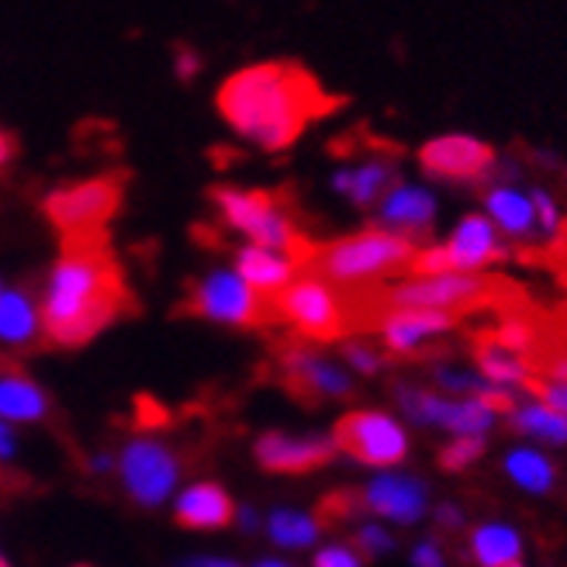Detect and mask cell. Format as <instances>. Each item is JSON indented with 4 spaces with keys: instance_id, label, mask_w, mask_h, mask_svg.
Here are the masks:
<instances>
[{
    "instance_id": "cell-12",
    "label": "cell",
    "mask_w": 567,
    "mask_h": 567,
    "mask_svg": "<svg viewBox=\"0 0 567 567\" xmlns=\"http://www.w3.org/2000/svg\"><path fill=\"white\" fill-rule=\"evenodd\" d=\"M394 399L405 409V415L419 425H440V430L453 436H485L495 422V409L485 405L481 399L461 394V399H446V394L425 391L415 384H399L394 388Z\"/></svg>"
},
{
    "instance_id": "cell-10",
    "label": "cell",
    "mask_w": 567,
    "mask_h": 567,
    "mask_svg": "<svg viewBox=\"0 0 567 567\" xmlns=\"http://www.w3.org/2000/svg\"><path fill=\"white\" fill-rule=\"evenodd\" d=\"M336 450L367 467H394L409 457L405 425L378 409H353L336 422L332 430Z\"/></svg>"
},
{
    "instance_id": "cell-45",
    "label": "cell",
    "mask_w": 567,
    "mask_h": 567,
    "mask_svg": "<svg viewBox=\"0 0 567 567\" xmlns=\"http://www.w3.org/2000/svg\"><path fill=\"white\" fill-rule=\"evenodd\" d=\"M252 567H295V564H288V560H277V557H267V560H257Z\"/></svg>"
},
{
    "instance_id": "cell-24",
    "label": "cell",
    "mask_w": 567,
    "mask_h": 567,
    "mask_svg": "<svg viewBox=\"0 0 567 567\" xmlns=\"http://www.w3.org/2000/svg\"><path fill=\"white\" fill-rule=\"evenodd\" d=\"M52 412L49 391L21 371H0V419L11 425H35Z\"/></svg>"
},
{
    "instance_id": "cell-28",
    "label": "cell",
    "mask_w": 567,
    "mask_h": 567,
    "mask_svg": "<svg viewBox=\"0 0 567 567\" xmlns=\"http://www.w3.org/2000/svg\"><path fill=\"white\" fill-rule=\"evenodd\" d=\"M267 536L277 547L301 550L319 540L322 523L308 513H298V508H277V513H270V519H267Z\"/></svg>"
},
{
    "instance_id": "cell-16",
    "label": "cell",
    "mask_w": 567,
    "mask_h": 567,
    "mask_svg": "<svg viewBox=\"0 0 567 567\" xmlns=\"http://www.w3.org/2000/svg\"><path fill=\"white\" fill-rule=\"evenodd\" d=\"M436 212H440V202L430 187L422 184H409V181H399L394 184L381 202L374 205V218L381 229H391L399 236H409L412 243H422L425 236L433 233L436 225Z\"/></svg>"
},
{
    "instance_id": "cell-6",
    "label": "cell",
    "mask_w": 567,
    "mask_h": 567,
    "mask_svg": "<svg viewBox=\"0 0 567 567\" xmlns=\"http://www.w3.org/2000/svg\"><path fill=\"white\" fill-rule=\"evenodd\" d=\"M122 177L97 174L49 187L42 197V215L63 239H91L101 236L104 225L122 212Z\"/></svg>"
},
{
    "instance_id": "cell-3",
    "label": "cell",
    "mask_w": 567,
    "mask_h": 567,
    "mask_svg": "<svg viewBox=\"0 0 567 567\" xmlns=\"http://www.w3.org/2000/svg\"><path fill=\"white\" fill-rule=\"evenodd\" d=\"M415 249L419 243H412L409 236L371 225V229L339 236L319 249H311L305 264L326 280H332L336 288L353 291V288H367V284H378L384 277L409 274Z\"/></svg>"
},
{
    "instance_id": "cell-7",
    "label": "cell",
    "mask_w": 567,
    "mask_h": 567,
    "mask_svg": "<svg viewBox=\"0 0 567 567\" xmlns=\"http://www.w3.org/2000/svg\"><path fill=\"white\" fill-rule=\"evenodd\" d=\"M125 495L142 508H159L181 488V453L156 436H132L115 457Z\"/></svg>"
},
{
    "instance_id": "cell-22",
    "label": "cell",
    "mask_w": 567,
    "mask_h": 567,
    "mask_svg": "<svg viewBox=\"0 0 567 567\" xmlns=\"http://www.w3.org/2000/svg\"><path fill=\"white\" fill-rule=\"evenodd\" d=\"M42 339V308L39 291H28L24 284H8L0 295V347L24 350Z\"/></svg>"
},
{
    "instance_id": "cell-14",
    "label": "cell",
    "mask_w": 567,
    "mask_h": 567,
    "mask_svg": "<svg viewBox=\"0 0 567 567\" xmlns=\"http://www.w3.org/2000/svg\"><path fill=\"white\" fill-rule=\"evenodd\" d=\"M457 326V311L443 308H381L378 316V336L388 353L394 357H412L425 343L446 336Z\"/></svg>"
},
{
    "instance_id": "cell-21",
    "label": "cell",
    "mask_w": 567,
    "mask_h": 567,
    "mask_svg": "<svg viewBox=\"0 0 567 567\" xmlns=\"http://www.w3.org/2000/svg\"><path fill=\"white\" fill-rule=\"evenodd\" d=\"M399 181H402L399 163L388 156H371L350 166H339L329 184L339 197H347L353 208H374Z\"/></svg>"
},
{
    "instance_id": "cell-5",
    "label": "cell",
    "mask_w": 567,
    "mask_h": 567,
    "mask_svg": "<svg viewBox=\"0 0 567 567\" xmlns=\"http://www.w3.org/2000/svg\"><path fill=\"white\" fill-rule=\"evenodd\" d=\"M270 316L291 326L308 343H336L350 332V305L343 298V288H336L332 280L311 267L270 298Z\"/></svg>"
},
{
    "instance_id": "cell-18",
    "label": "cell",
    "mask_w": 567,
    "mask_h": 567,
    "mask_svg": "<svg viewBox=\"0 0 567 567\" xmlns=\"http://www.w3.org/2000/svg\"><path fill=\"white\" fill-rule=\"evenodd\" d=\"M301 257L295 252H284L274 246H257V243H239L233 252V267L239 270V277L249 284L252 291H260L267 301L274 295H280L288 284L301 274Z\"/></svg>"
},
{
    "instance_id": "cell-31",
    "label": "cell",
    "mask_w": 567,
    "mask_h": 567,
    "mask_svg": "<svg viewBox=\"0 0 567 567\" xmlns=\"http://www.w3.org/2000/svg\"><path fill=\"white\" fill-rule=\"evenodd\" d=\"M343 363L350 367L353 374H363V378H374L384 371V353L367 343V339H343Z\"/></svg>"
},
{
    "instance_id": "cell-41",
    "label": "cell",
    "mask_w": 567,
    "mask_h": 567,
    "mask_svg": "<svg viewBox=\"0 0 567 567\" xmlns=\"http://www.w3.org/2000/svg\"><path fill=\"white\" fill-rule=\"evenodd\" d=\"M436 519H440V526H446V529H457V526L464 523V516H461V508H457V505H440V508H436Z\"/></svg>"
},
{
    "instance_id": "cell-27",
    "label": "cell",
    "mask_w": 567,
    "mask_h": 567,
    "mask_svg": "<svg viewBox=\"0 0 567 567\" xmlns=\"http://www.w3.org/2000/svg\"><path fill=\"white\" fill-rule=\"evenodd\" d=\"M523 540L513 526L505 523H485L471 533V557L481 567H502L508 560H519Z\"/></svg>"
},
{
    "instance_id": "cell-40",
    "label": "cell",
    "mask_w": 567,
    "mask_h": 567,
    "mask_svg": "<svg viewBox=\"0 0 567 567\" xmlns=\"http://www.w3.org/2000/svg\"><path fill=\"white\" fill-rule=\"evenodd\" d=\"M18 159V142H14V135L0 125V174H4V169L11 166Z\"/></svg>"
},
{
    "instance_id": "cell-2",
    "label": "cell",
    "mask_w": 567,
    "mask_h": 567,
    "mask_svg": "<svg viewBox=\"0 0 567 567\" xmlns=\"http://www.w3.org/2000/svg\"><path fill=\"white\" fill-rule=\"evenodd\" d=\"M42 339L60 350H80L118 322L125 311L122 267L101 236L63 239L42 288Z\"/></svg>"
},
{
    "instance_id": "cell-35",
    "label": "cell",
    "mask_w": 567,
    "mask_h": 567,
    "mask_svg": "<svg viewBox=\"0 0 567 567\" xmlns=\"http://www.w3.org/2000/svg\"><path fill=\"white\" fill-rule=\"evenodd\" d=\"M169 70H174V76L181 83H194L197 76H202V70H205L202 52L190 49V45H177L174 49V60H169Z\"/></svg>"
},
{
    "instance_id": "cell-44",
    "label": "cell",
    "mask_w": 567,
    "mask_h": 567,
    "mask_svg": "<svg viewBox=\"0 0 567 567\" xmlns=\"http://www.w3.org/2000/svg\"><path fill=\"white\" fill-rule=\"evenodd\" d=\"M236 523L243 529H257L260 526V519H257V513H252V508H236Z\"/></svg>"
},
{
    "instance_id": "cell-39",
    "label": "cell",
    "mask_w": 567,
    "mask_h": 567,
    "mask_svg": "<svg viewBox=\"0 0 567 567\" xmlns=\"http://www.w3.org/2000/svg\"><path fill=\"white\" fill-rule=\"evenodd\" d=\"M18 457V433L14 425L0 419V464H11Z\"/></svg>"
},
{
    "instance_id": "cell-1",
    "label": "cell",
    "mask_w": 567,
    "mask_h": 567,
    "mask_svg": "<svg viewBox=\"0 0 567 567\" xmlns=\"http://www.w3.org/2000/svg\"><path fill=\"white\" fill-rule=\"evenodd\" d=\"M332 107L319 80L298 63L267 60L229 73L215 91V111L233 135L260 153H284Z\"/></svg>"
},
{
    "instance_id": "cell-43",
    "label": "cell",
    "mask_w": 567,
    "mask_h": 567,
    "mask_svg": "<svg viewBox=\"0 0 567 567\" xmlns=\"http://www.w3.org/2000/svg\"><path fill=\"white\" fill-rule=\"evenodd\" d=\"M184 567H239L236 560H225V557H190Z\"/></svg>"
},
{
    "instance_id": "cell-34",
    "label": "cell",
    "mask_w": 567,
    "mask_h": 567,
    "mask_svg": "<svg viewBox=\"0 0 567 567\" xmlns=\"http://www.w3.org/2000/svg\"><path fill=\"white\" fill-rule=\"evenodd\" d=\"M492 336L498 339L502 347L516 350V353H529V350H533V343H536V339H533V329H529L523 319H505Z\"/></svg>"
},
{
    "instance_id": "cell-47",
    "label": "cell",
    "mask_w": 567,
    "mask_h": 567,
    "mask_svg": "<svg viewBox=\"0 0 567 567\" xmlns=\"http://www.w3.org/2000/svg\"><path fill=\"white\" fill-rule=\"evenodd\" d=\"M502 567H523L519 560H508V564H502Z\"/></svg>"
},
{
    "instance_id": "cell-38",
    "label": "cell",
    "mask_w": 567,
    "mask_h": 567,
    "mask_svg": "<svg viewBox=\"0 0 567 567\" xmlns=\"http://www.w3.org/2000/svg\"><path fill=\"white\" fill-rule=\"evenodd\" d=\"M412 564L415 567H446V557H443V550L433 540H425V544H419L412 550Z\"/></svg>"
},
{
    "instance_id": "cell-48",
    "label": "cell",
    "mask_w": 567,
    "mask_h": 567,
    "mask_svg": "<svg viewBox=\"0 0 567 567\" xmlns=\"http://www.w3.org/2000/svg\"><path fill=\"white\" fill-rule=\"evenodd\" d=\"M4 288H8V280H4V277H0V295H4Z\"/></svg>"
},
{
    "instance_id": "cell-9",
    "label": "cell",
    "mask_w": 567,
    "mask_h": 567,
    "mask_svg": "<svg viewBox=\"0 0 567 567\" xmlns=\"http://www.w3.org/2000/svg\"><path fill=\"white\" fill-rule=\"evenodd\" d=\"M498 291L495 277L467 274V270H443V274H409L405 280L391 284L384 291V308H443L461 311L492 301Z\"/></svg>"
},
{
    "instance_id": "cell-29",
    "label": "cell",
    "mask_w": 567,
    "mask_h": 567,
    "mask_svg": "<svg viewBox=\"0 0 567 567\" xmlns=\"http://www.w3.org/2000/svg\"><path fill=\"white\" fill-rule=\"evenodd\" d=\"M505 474L516 481L519 488L533 492V495H544L554 488L557 481V467L544 457L540 450H529V446H519L505 457Z\"/></svg>"
},
{
    "instance_id": "cell-49",
    "label": "cell",
    "mask_w": 567,
    "mask_h": 567,
    "mask_svg": "<svg viewBox=\"0 0 567 567\" xmlns=\"http://www.w3.org/2000/svg\"><path fill=\"white\" fill-rule=\"evenodd\" d=\"M73 567H91V564H73Z\"/></svg>"
},
{
    "instance_id": "cell-11",
    "label": "cell",
    "mask_w": 567,
    "mask_h": 567,
    "mask_svg": "<svg viewBox=\"0 0 567 567\" xmlns=\"http://www.w3.org/2000/svg\"><path fill=\"white\" fill-rule=\"evenodd\" d=\"M495 159L498 153L488 142L467 132L436 135L430 142H422V150H419V166L425 177H433L440 184H464V187L488 184Z\"/></svg>"
},
{
    "instance_id": "cell-4",
    "label": "cell",
    "mask_w": 567,
    "mask_h": 567,
    "mask_svg": "<svg viewBox=\"0 0 567 567\" xmlns=\"http://www.w3.org/2000/svg\"><path fill=\"white\" fill-rule=\"evenodd\" d=\"M212 208L221 221V229H229L243 243L274 246L284 252L308 260V246L298 233V221L288 212V205L277 194L264 187H239V184H218L212 190Z\"/></svg>"
},
{
    "instance_id": "cell-13",
    "label": "cell",
    "mask_w": 567,
    "mask_h": 567,
    "mask_svg": "<svg viewBox=\"0 0 567 567\" xmlns=\"http://www.w3.org/2000/svg\"><path fill=\"white\" fill-rule=\"evenodd\" d=\"M252 457L270 474H308L336 457V440L319 433H280L270 430L252 443Z\"/></svg>"
},
{
    "instance_id": "cell-8",
    "label": "cell",
    "mask_w": 567,
    "mask_h": 567,
    "mask_svg": "<svg viewBox=\"0 0 567 567\" xmlns=\"http://www.w3.org/2000/svg\"><path fill=\"white\" fill-rule=\"evenodd\" d=\"M187 308L197 319L225 329H252L270 316V301L252 291L233 264L212 267L197 277Z\"/></svg>"
},
{
    "instance_id": "cell-26",
    "label": "cell",
    "mask_w": 567,
    "mask_h": 567,
    "mask_svg": "<svg viewBox=\"0 0 567 567\" xmlns=\"http://www.w3.org/2000/svg\"><path fill=\"white\" fill-rule=\"evenodd\" d=\"M508 425H513L516 433L533 436V440H544L550 446H564L567 443V415L557 412L554 405H547L544 399L516 405L513 412H508Z\"/></svg>"
},
{
    "instance_id": "cell-20",
    "label": "cell",
    "mask_w": 567,
    "mask_h": 567,
    "mask_svg": "<svg viewBox=\"0 0 567 567\" xmlns=\"http://www.w3.org/2000/svg\"><path fill=\"white\" fill-rule=\"evenodd\" d=\"M174 519L177 526L194 529V533L225 529L236 523V502L221 485H215V481H194L187 488H177Z\"/></svg>"
},
{
    "instance_id": "cell-42",
    "label": "cell",
    "mask_w": 567,
    "mask_h": 567,
    "mask_svg": "<svg viewBox=\"0 0 567 567\" xmlns=\"http://www.w3.org/2000/svg\"><path fill=\"white\" fill-rule=\"evenodd\" d=\"M87 467H91L94 474H111V471H115V453H94Z\"/></svg>"
},
{
    "instance_id": "cell-19",
    "label": "cell",
    "mask_w": 567,
    "mask_h": 567,
    "mask_svg": "<svg viewBox=\"0 0 567 567\" xmlns=\"http://www.w3.org/2000/svg\"><path fill=\"white\" fill-rule=\"evenodd\" d=\"M443 246H446V257H450V270L481 274L488 264L505 260V246L498 239L495 221L488 215H477V212L464 215Z\"/></svg>"
},
{
    "instance_id": "cell-32",
    "label": "cell",
    "mask_w": 567,
    "mask_h": 567,
    "mask_svg": "<svg viewBox=\"0 0 567 567\" xmlns=\"http://www.w3.org/2000/svg\"><path fill=\"white\" fill-rule=\"evenodd\" d=\"M481 453H485V436H453L440 450V467L443 471H464L474 461H481Z\"/></svg>"
},
{
    "instance_id": "cell-25",
    "label": "cell",
    "mask_w": 567,
    "mask_h": 567,
    "mask_svg": "<svg viewBox=\"0 0 567 567\" xmlns=\"http://www.w3.org/2000/svg\"><path fill=\"white\" fill-rule=\"evenodd\" d=\"M474 360H477L481 378H488L498 388H526L533 378V363L526 360V353L502 347L495 336L481 339L474 350Z\"/></svg>"
},
{
    "instance_id": "cell-23",
    "label": "cell",
    "mask_w": 567,
    "mask_h": 567,
    "mask_svg": "<svg viewBox=\"0 0 567 567\" xmlns=\"http://www.w3.org/2000/svg\"><path fill=\"white\" fill-rule=\"evenodd\" d=\"M485 215L495 221V229H502L513 239H533L540 236L536 229V212H533V197L529 190L508 184V181H492L485 187Z\"/></svg>"
},
{
    "instance_id": "cell-15",
    "label": "cell",
    "mask_w": 567,
    "mask_h": 567,
    "mask_svg": "<svg viewBox=\"0 0 567 567\" xmlns=\"http://www.w3.org/2000/svg\"><path fill=\"white\" fill-rule=\"evenodd\" d=\"M280 367L288 384L308 399H347V394H353V374L347 367L311 347H288L280 357Z\"/></svg>"
},
{
    "instance_id": "cell-46",
    "label": "cell",
    "mask_w": 567,
    "mask_h": 567,
    "mask_svg": "<svg viewBox=\"0 0 567 567\" xmlns=\"http://www.w3.org/2000/svg\"><path fill=\"white\" fill-rule=\"evenodd\" d=\"M0 567H14V564H11V557H8L4 550H0Z\"/></svg>"
},
{
    "instance_id": "cell-30",
    "label": "cell",
    "mask_w": 567,
    "mask_h": 567,
    "mask_svg": "<svg viewBox=\"0 0 567 567\" xmlns=\"http://www.w3.org/2000/svg\"><path fill=\"white\" fill-rule=\"evenodd\" d=\"M526 388H533L536 399H544L567 415V350L547 357V363H540V378H529Z\"/></svg>"
},
{
    "instance_id": "cell-37",
    "label": "cell",
    "mask_w": 567,
    "mask_h": 567,
    "mask_svg": "<svg viewBox=\"0 0 567 567\" xmlns=\"http://www.w3.org/2000/svg\"><path fill=\"white\" fill-rule=\"evenodd\" d=\"M357 544H360V550H363V554H371V557L388 554V550L394 547L391 533H388V529H381V526H374V523H371V526H360Z\"/></svg>"
},
{
    "instance_id": "cell-17",
    "label": "cell",
    "mask_w": 567,
    "mask_h": 567,
    "mask_svg": "<svg viewBox=\"0 0 567 567\" xmlns=\"http://www.w3.org/2000/svg\"><path fill=\"white\" fill-rule=\"evenodd\" d=\"M360 502L371 508L374 516L402 523V526L419 523L425 516V508H430L425 485L412 474H378L371 485L363 488Z\"/></svg>"
},
{
    "instance_id": "cell-33",
    "label": "cell",
    "mask_w": 567,
    "mask_h": 567,
    "mask_svg": "<svg viewBox=\"0 0 567 567\" xmlns=\"http://www.w3.org/2000/svg\"><path fill=\"white\" fill-rule=\"evenodd\" d=\"M529 197H533V212H536V229H540V236L554 239L560 233V208H557V202L550 197V190H544V187H529Z\"/></svg>"
},
{
    "instance_id": "cell-36",
    "label": "cell",
    "mask_w": 567,
    "mask_h": 567,
    "mask_svg": "<svg viewBox=\"0 0 567 567\" xmlns=\"http://www.w3.org/2000/svg\"><path fill=\"white\" fill-rule=\"evenodd\" d=\"M311 567H363L360 554L347 544H332V547H322L311 560Z\"/></svg>"
}]
</instances>
